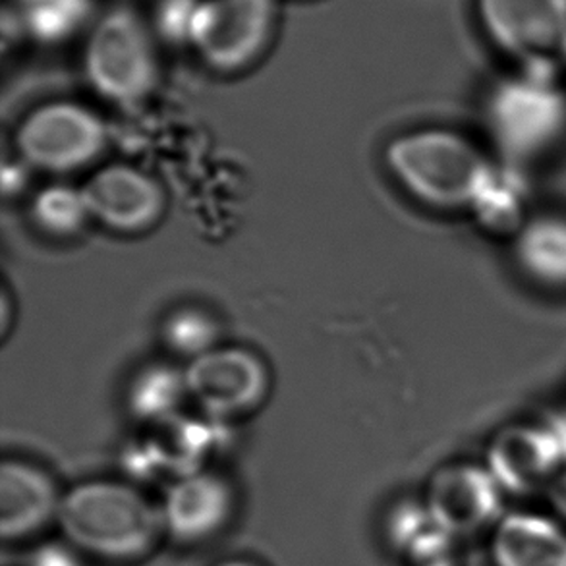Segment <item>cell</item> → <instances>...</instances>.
Instances as JSON below:
<instances>
[{
    "mask_svg": "<svg viewBox=\"0 0 566 566\" xmlns=\"http://www.w3.org/2000/svg\"><path fill=\"white\" fill-rule=\"evenodd\" d=\"M385 163L410 198L444 213L470 211L495 169L485 147L444 126L418 128L392 139Z\"/></svg>",
    "mask_w": 566,
    "mask_h": 566,
    "instance_id": "6da1fadb",
    "label": "cell"
},
{
    "mask_svg": "<svg viewBox=\"0 0 566 566\" xmlns=\"http://www.w3.org/2000/svg\"><path fill=\"white\" fill-rule=\"evenodd\" d=\"M56 521L76 549L105 560L139 559L163 532L159 506L118 482L76 485L62 495Z\"/></svg>",
    "mask_w": 566,
    "mask_h": 566,
    "instance_id": "7a4b0ae2",
    "label": "cell"
},
{
    "mask_svg": "<svg viewBox=\"0 0 566 566\" xmlns=\"http://www.w3.org/2000/svg\"><path fill=\"white\" fill-rule=\"evenodd\" d=\"M485 124L499 151L513 161L537 159L566 132V92L557 64H530L493 85Z\"/></svg>",
    "mask_w": 566,
    "mask_h": 566,
    "instance_id": "3957f363",
    "label": "cell"
},
{
    "mask_svg": "<svg viewBox=\"0 0 566 566\" xmlns=\"http://www.w3.org/2000/svg\"><path fill=\"white\" fill-rule=\"evenodd\" d=\"M84 70L105 99L120 105L146 99L161 76L154 31L130 8L108 10L85 41Z\"/></svg>",
    "mask_w": 566,
    "mask_h": 566,
    "instance_id": "277c9868",
    "label": "cell"
},
{
    "mask_svg": "<svg viewBox=\"0 0 566 566\" xmlns=\"http://www.w3.org/2000/svg\"><path fill=\"white\" fill-rule=\"evenodd\" d=\"M107 147V126L92 108L53 101L33 108L15 132V149L31 169L69 175L90 167Z\"/></svg>",
    "mask_w": 566,
    "mask_h": 566,
    "instance_id": "5b68a950",
    "label": "cell"
},
{
    "mask_svg": "<svg viewBox=\"0 0 566 566\" xmlns=\"http://www.w3.org/2000/svg\"><path fill=\"white\" fill-rule=\"evenodd\" d=\"M276 20V0H201L191 23L190 46L217 72H240L268 51Z\"/></svg>",
    "mask_w": 566,
    "mask_h": 566,
    "instance_id": "8992f818",
    "label": "cell"
},
{
    "mask_svg": "<svg viewBox=\"0 0 566 566\" xmlns=\"http://www.w3.org/2000/svg\"><path fill=\"white\" fill-rule=\"evenodd\" d=\"M483 35L521 66L559 64L566 54V0H475Z\"/></svg>",
    "mask_w": 566,
    "mask_h": 566,
    "instance_id": "52a82bcc",
    "label": "cell"
},
{
    "mask_svg": "<svg viewBox=\"0 0 566 566\" xmlns=\"http://www.w3.org/2000/svg\"><path fill=\"white\" fill-rule=\"evenodd\" d=\"M188 392L203 412L227 420L252 412L268 398L271 376L265 361L242 346H217L188 361Z\"/></svg>",
    "mask_w": 566,
    "mask_h": 566,
    "instance_id": "ba28073f",
    "label": "cell"
},
{
    "mask_svg": "<svg viewBox=\"0 0 566 566\" xmlns=\"http://www.w3.org/2000/svg\"><path fill=\"white\" fill-rule=\"evenodd\" d=\"M82 190L93 221L118 234L146 232L167 209L161 185L146 170L123 163L97 170Z\"/></svg>",
    "mask_w": 566,
    "mask_h": 566,
    "instance_id": "9c48e42d",
    "label": "cell"
},
{
    "mask_svg": "<svg viewBox=\"0 0 566 566\" xmlns=\"http://www.w3.org/2000/svg\"><path fill=\"white\" fill-rule=\"evenodd\" d=\"M229 483L211 472H188L172 482L163 505V530L182 544H199L213 537L232 514Z\"/></svg>",
    "mask_w": 566,
    "mask_h": 566,
    "instance_id": "30bf717a",
    "label": "cell"
},
{
    "mask_svg": "<svg viewBox=\"0 0 566 566\" xmlns=\"http://www.w3.org/2000/svg\"><path fill=\"white\" fill-rule=\"evenodd\" d=\"M565 464L555 428L516 426L493 439L488 470L503 490L530 491L547 488Z\"/></svg>",
    "mask_w": 566,
    "mask_h": 566,
    "instance_id": "8fae6325",
    "label": "cell"
},
{
    "mask_svg": "<svg viewBox=\"0 0 566 566\" xmlns=\"http://www.w3.org/2000/svg\"><path fill=\"white\" fill-rule=\"evenodd\" d=\"M501 490L488 468L460 464L436 475L426 503L459 536L482 528L497 516Z\"/></svg>",
    "mask_w": 566,
    "mask_h": 566,
    "instance_id": "7c38bea8",
    "label": "cell"
},
{
    "mask_svg": "<svg viewBox=\"0 0 566 566\" xmlns=\"http://www.w3.org/2000/svg\"><path fill=\"white\" fill-rule=\"evenodd\" d=\"M62 495L41 468L8 460L0 468V534L20 542L38 534L61 513Z\"/></svg>",
    "mask_w": 566,
    "mask_h": 566,
    "instance_id": "4fadbf2b",
    "label": "cell"
},
{
    "mask_svg": "<svg viewBox=\"0 0 566 566\" xmlns=\"http://www.w3.org/2000/svg\"><path fill=\"white\" fill-rule=\"evenodd\" d=\"M495 566H566V530L549 516L513 513L493 534Z\"/></svg>",
    "mask_w": 566,
    "mask_h": 566,
    "instance_id": "5bb4252c",
    "label": "cell"
},
{
    "mask_svg": "<svg viewBox=\"0 0 566 566\" xmlns=\"http://www.w3.org/2000/svg\"><path fill=\"white\" fill-rule=\"evenodd\" d=\"M395 547L416 566H454L452 545L457 536L439 521L428 503L398 506L390 521Z\"/></svg>",
    "mask_w": 566,
    "mask_h": 566,
    "instance_id": "9a60e30c",
    "label": "cell"
},
{
    "mask_svg": "<svg viewBox=\"0 0 566 566\" xmlns=\"http://www.w3.org/2000/svg\"><path fill=\"white\" fill-rule=\"evenodd\" d=\"M514 238L516 258L530 279L566 289V217H530Z\"/></svg>",
    "mask_w": 566,
    "mask_h": 566,
    "instance_id": "2e32d148",
    "label": "cell"
},
{
    "mask_svg": "<svg viewBox=\"0 0 566 566\" xmlns=\"http://www.w3.org/2000/svg\"><path fill=\"white\" fill-rule=\"evenodd\" d=\"M186 398H190L186 369L159 361L139 369L134 376L126 402L136 420L163 423L177 416Z\"/></svg>",
    "mask_w": 566,
    "mask_h": 566,
    "instance_id": "e0dca14e",
    "label": "cell"
},
{
    "mask_svg": "<svg viewBox=\"0 0 566 566\" xmlns=\"http://www.w3.org/2000/svg\"><path fill=\"white\" fill-rule=\"evenodd\" d=\"M470 213L474 214L483 229L493 234L516 237L530 221L526 190L511 170L495 165Z\"/></svg>",
    "mask_w": 566,
    "mask_h": 566,
    "instance_id": "ac0fdd59",
    "label": "cell"
},
{
    "mask_svg": "<svg viewBox=\"0 0 566 566\" xmlns=\"http://www.w3.org/2000/svg\"><path fill=\"white\" fill-rule=\"evenodd\" d=\"M30 213L33 224L54 238L76 237L92 221L84 190L70 185H51L39 190L31 201Z\"/></svg>",
    "mask_w": 566,
    "mask_h": 566,
    "instance_id": "d6986e66",
    "label": "cell"
},
{
    "mask_svg": "<svg viewBox=\"0 0 566 566\" xmlns=\"http://www.w3.org/2000/svg\"><path fill=\"white\" fill-rule=\"evenodd\" d=\"M161 335L170 353L191 361L219 346L221 327L203 307L182 306L167 315Z\"/></svg>",
    "mask_w": 566,
    "mask_h": 566,
    "instance_id": "ffe728a7",
    "label": "cell"
},
{
    "mask_svg": "<svg viewBox=\"0 0 566 566\" xmlns=\"http://www.w3.org/2000/svg\"><path fill=\"white\" fill-rule=\"evenodd\" d=\"M23 22L45 43L70 38L90 14V0H23Z\"/></svg>",
    "mask_w": 566,
    "mask_h": 566,
    "instance_id": "44dd1931",
    "label": "cell"
},
{
    "mask_svg": "<svg viewBox=\"0 0 566 566\" xmlns=\"http://www.w3.org/2000/svg\"><path fill=\"white\" fill-rule=\"evenodd\" d=\"M201 0H161L155 12V30L172 43L190 45L191 23Z\"/></svg>",
    "mask_w": 566,
    "mask_h": 566,
    "instance_id": "7402d4cb",
    "label": "cell"
},
{
    "mask_svg": "<svg viewBox=\"0 0 566 566\" xmlns=\"http://www.w3.org/2000/svg\"><path fill=\"white\" fill-rule=\"evenodd\" d=\"M30 566H80L76 557L72 555V552L64 549V547H45L31 559Z\"/></svg>",
    "mask_w": 566,
    "mask_h": 566,
    "instance_id": "603a6c76",
    "label": "cell"
},
{
    "mask_svg": "<svg viewBox=\"0 0 566 566\" xmlns=\"http://www.w3.org/2000/svg\"><path fill=\"white\" fill-rule=\"evenodd\" d=\"M547 497L555 513L566 521V467L547 485Z\"/></svg>",
    "mask_w": 566,
    "mask_h": 566,
    "instance_id": "cb8c5ba5",
    "label": "cell"
},
{
    "mask_svg": "<svg viewBox=\"0 0 566 566\" xmlns=\"http://www.w3.org/2000/svg\"><path fill=\"white\" fill-rule=\"evenodd\" d=\"M217 566H258V565H253V563H250V560L234 559V560H224V563H221V565H217Z\"/></svg>",
    "mask_w": 566,
    "mask_h": 566,
    "instance_id": "d4e9b609",
    "label": "cell"
},
{
    "mask_svg": "<svg viewBox=\"0 0 566 566\" xmlns=\"http://www.w3.org/2000/svg\"><path fill=\"white\" fill-rule=\"evenodd\" d=\"M563 62H566V54H565V61H563Z\"/></svg>",
    "mask_w": 566,
    "mask_h": 566,
    "instance_id": "484cf974",
    "label": "cell"
},
{
    "mask_svg": "<svg viewBox=\"0 0 566 566\" xmlns=\"http://www.w3.org/2000/svg\"><path fill=\"white\" fill-rule=\"evenodd\" d=\"M20 2H23V0H20Z\"/></svg>",
    "mask_w": 566,
    "mask_h": 566,
    "instance_id": "4316f807",
    "label": "cell"
}]
</instances>
